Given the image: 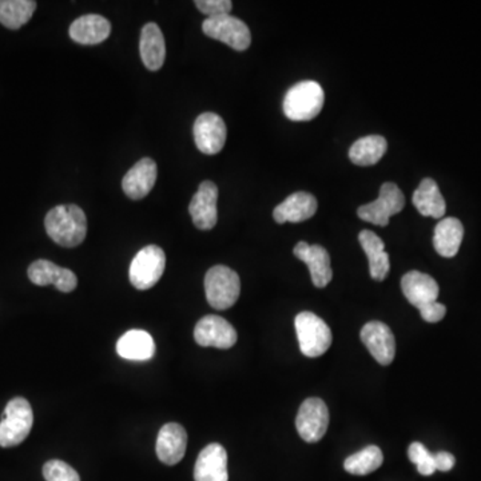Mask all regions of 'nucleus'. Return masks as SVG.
<instances>
[{
  "label": "nucleus",
  "mask_w": 481,
  "mask_h": 481,
  "mask_svg": "<svg viewBox=\"0 0 481 481\" xmlns=\"http://www.w3.org/2000/svg\"><path fill=\"white\" fill-rule=\"evenodd\" d=\"M34 424L33 408L23 397L8 403L0 422V446L10 448L25 442Z\"/></svg>",
  "instance_id": "obj_4"
},
{
  "label": "nucleus",
  "mask_w": 481,
  "mask_h": 481,
  "mask_svg": "<svg viewBox=\"0 0 481 481\" xmlns=\"http://www.w3.org/2000/svg\"><path fill=\"white\" fill-rule=\"evenodd\" d=\"M194 141L198 150L206 155L218 154L226 142V125L215 112H204L194 123Z\"/></svg>",
  "instance_id": "obj_11"
},
{
  "label": "nucleus",
  "mask_w": 481,
  "mask_h": 481,
  "mask_svg": "<svg viewBox=\"0 0 481 481\" xmlns=\"http://www.w3.org/2000/svg\"><path fill=\"white\" fill-rule=\"evenodd\" d=\"M297 258L309 267L313 284L316 288H325L333 278V270L330 267L329 253L319 245H309L301 241L293 250Z\"/></svg>",
  "instance_id": "obj_16"
},
{
  "label": "nucleus",
  "mask_w": 481,
  "mask_h": 481,
  "mask_svg": "<svg viewBox=\"0 0 481 481\" xmlns=\"http://www.w3.org/2000/svg\"><path fill=\"white\" fill-rule=\"evenodd\" d=\"M166 267V255L157 245H149L137 253L130 265L129 277L138 290L152 289Z\"/></svg>",
  "instance_id": "obj_6"
},
{
  "label": "nucleus",
  "mask_w": 481,
  "mask_h": 481,
  "mask_svg": "<svg viewBox=\"0 0 481 481\" xmlns=\"http://www.w3.org/2000/svg\"><path fill=\"white\" fill-rule=\"evenodd\" d=\"M186 429L177 423H169L161 428L157 437L158 459L166 465H175L183 459L186 454Z\"/></svg>",
  "instance_id": "obj_17"
},
{
  "label": "nucleus",
  "mask_w": 481,
  "mask_h": 481,
  "mask_svg": "<svg viewBox=\"0 0 481 481\" xmlns=\"http://www.w3.org/2000/svg\"><path fill=\"white\" fill-rule=\"evenodd\" d=\"M325 95L315 80H304L289 89L284 99V112L290 120H315L324 108Z\"/></svg>",
  "instance_id": "obj_2"
},
{
  "label": "nucleus",
  "mask_w": 481,
  "mask_h": 481,
  "mask_svg": "<svg viewBox=\"0 0 481 481\" xmlns=\"http://www.w3.org/2000/svg\"><path fill=\"white\" fill-rule=\"evenodd\" d=\"M296 332L298 337L299 350L310 359L327 353L332 345L333 337L330 328L324 319L312 312H302L296 317Z\"/></svg>",
  "instance_id": "obj_5"
},
{
  "label": "nucleus",
  "mask_w": 481,
  "mask_h": 481,
  "mask_svg": "<svg viewBox=\"0 0 481 481\" xmlns=\"http://www.w3.org/2000/svg\"><path fill=\"white\" fill-rule=\"evenodd\" d=\"M28 278L37 287L54 285L59 292L70 293L77 289L78 278L74 272L58 267L47 259H37L28 267Z\"/></svg>",
  "instance_id": "obj_14"
},
{
  "label": "nucleus",
  "mask_w": 481,
  "mask_h": 481,
  "mask_svg": "<svg viewBox=\"0 0 481 481\" xmlns=\"http://www.w3.org/2000/svg\"><path fill=\"white\" fill-rule=\"evenodd\" d=\"M405 206V197L402 190L392 183H385L380 189L379 198L374 203L360 206L357 215L377 226H387L389 218L402 212Z\"/></svg>",
  "instance_id": "obj_7"
},
{
  "label": "nucleus",
  "mask_w": 481,
  "mask_h": 481,
  "mask_svg": "<svg viewBox=\"0 0 481 481\" xmlns=\"http://www.w3.org/2000/svg\"><path fill=\"white\" fill-rule=\"evenodd\" d=\"M194 3L198 10L209 18L230 16L233 8V3L230 0H197Z\"/></svg>",
  "instance_id": "obj_32"
},
{
  "label": "nucleus",
  "mask_w": 481,
  "mask_h": 481,
  "mask_svg": "<svg viewBox=\"0 0 481 481\" xmlns=\"http://www.w3.org/2000/svg\"><path fill=\"white\" fill-rule=\"evenodd\" d=\"M140 53L150 71H158L165 63L166 43L162 31L155 23H148L141 33Z\"/></svg>",
  "instance_id": "obj_21"
},
{
  "label": "nucleus",
  "mask_w": 481,
  "mask_h": 481,
  "mask_svg": "<svg viewBox=\"0 0 481 481\" xmlns=\"http://www.w3.org/2000/svg\"><path fill=\"white\" fill-rule=\"evenodd\" d=\"M402 289L408 301L419 310L437 302L440 295L436 279L417 270H412L403 277Z\"/></svg>",
  "instance_id": "obj_15"
},
{
  "label": "nucleus",
  "mask_w": 481,
  "mask_h": 481,
  "mask_svg": "<svg viewBox=\"0 0 481 481\" xmlns=\"http://www.w3.org/2000/svg\"><path fill=\"white\" fill-rule=\"evenodd\" d=\"M45 226L48 237L63 247L78 246L88 235V218L77 204H59L51 209Z\"/></svg>",
  "instance_id": "obj_1"
},
{
  "label": "nucleus",
  "mask_w": 481,
  "mask_h": 481,
  "mask_svg": "<svg viewBox=\"0 0 481 481\" xmlns=\"http://www.w3.org/2000/svg\"><path fill=\"white\" fill-rule=\"evenodd\" d=\"M384 462L382 451L376 445H370L362 451L357 452L345 460V471L356 476H365L371 472L377 471Z\"/></svg>",
  "instance_id": "obj_29"
},
{
  "label": "nucleus",
  "mask_w": 481,
  "mask_h": 481,
  "mask_svg": "<svg viewBox=\"0 0 481 481\" xmlns=\"http://www.w3.org/2000/svg\"><path fill=\"white\" fill-rule=\"evenodd\" d=\"M194 339L201 347L230 350L237 342V332L223 317L209 315L195 325Z\"/></svg>",
  "instance_id": "obj_10"
},
{
  "label": "nucleus",
  "mask_w": 481,
  "mask_h": 481,
  "mask_svg": "<svg viewBox=\"0 0 481 481\" xmlns=\"http://www.w3.org/2000/svg\"><path fill=\"white\" fill-rule=\"evenodd\" d=\"M43 476L47 481H80L73 466L62 460H50L43 466Z\"/></svg>",
  "instance_id": "obj_31"
},
{
  "label": "nucleus",
  "mask_w": 481,
  "mask_h": 481,
  "mask_svg": "<svg viewBox=\"0 0 481 481\" xmlns=\"http://www.w3.org/2000/svg\"><path fill=\"white\" fill-rule=\"evenodd\" d=\"M204 33L212 39L220 40L237 51H245L252 43L249 27L241 19L232 16L207 18L203 23Z\"/></svg>",
  "instance_id": "obj_9"
},
{
  "label": "nucleus",
  "mask_w": 481,
  "mask_h": 481,
  "mask_svg": "<svg viewBox=\"0 0 481 481\" xmlns=\"http://www.w3.org/2000/svg\"><path fill=\"white\" fill-rule=\"evenodd\" d=\"M218 187L212 181H204L192 198L189 212L193 223L200 230H212L217 225Z\"/></svg>",
  "instance_id": "obj_13"
},
{
  "label": "nucleus",
  "mask_w": 481,
  "mask_h": 481,
  "mask_svg": "<svg viewBox=\"0 0 481 481\" xmlns=\"http://www.w3.org/2000/svg\"><path fill=\"white\" fill-rule=\"evenodd\" d=\"M157 175V163L152 158H143L123 177V192L131 200H142L154 187Z\"/></svg>",
  "instance_id": "obj_19"
},
{
  "label": "nucleus",
  "mask_w": 481,
  "mask_h": 481,
  "mask_svg": "<svg viewBox=\"0 0 481 481\" xmlns=\"http://www.w3.org/2000/svg\"><path fill=\"white\" fill-rule=\"evenodd\" d=\"M296 426L304 442H319L329 426V411L327 404L317 397L305 400L297 414Z\"/></svg>",
  "instance_id": "obj_8"
},
{
  "label": "nucleus",
  "mask_w": 481,
  "mask_h": 481,
  "mask_svg": "<svg viewBox=\"0 0 481 481\" xmlns=\"http://www.w3.org/2000/svg\"><path fill=\"white\" fill-rule=\"evenodd\" d=\"M195 481H227V454L223 445L213 443L198 455L194 468Z\"/></svg>",
  "instance_id": "obj_18"
},
{
  "label": "nucleus",
  "mask_w": 481,
  "mask_h": 481,
  "mask_svg": "<svg viewBox=\"0 0 481 481\" xmlns=\"http://www.w3.org/2000/svg\"><path fill=\"white\" fill-rule=\"evenodd\" d=\"M360 244L370 259L371 277L376 281H384L388 277L391 264L385 252L384 242L371 230H362L359 235Z\"/></svg>",
  "instance_id": "obj_23"
},
{
  "label": "nucleus",
  "mask_w": 481,
  "mask_h": 481,
  "mask_svg": "<svg viewBox=\"0 0 481 481\" xmlns=\"http://www.w3.org/2000/svg\"><path fill=\"white\" fill-rule=\"evenodd\" d=\"M387 140L382 135H368L360 138L350 150V161L357 166H373L387 152Z\"/></svg>",
  "instance_id": "obj_27"
},
{
  "label": "nucleus",
  "mask_w": 481,
  "mask_h": 481,
  "mask_svg": "<svg viewBox=\"0 0 481 481\" xmlns=\"http://www.w3.org/2000/svg\"><path fill=\"white\" fill-rule=\"evenodd\" d=\"M413 204L417 212L424 217L436 218V220L444 217L446 210L444 197L432 178H425L417 187L416 192L413 193Z\"/></svg>",
  "instance_id": "obj_25"
},
{
  "label": "nucleus",
  "mask_w": 481,
  "mask_h": 481,
  "mask_svg": "<svg viewBox=\"0 0 481 481\" xmlns=\"http://www.w3.org/2000/svg\"><path fill=\"white\" fill-rule=\"evenodd\" d=\"M117 352L122 359L146 361L155 354L154 340L145 330H129L117 342Z\"/></svg>",
  "instance_id": "obj_26"
},
{
  "label": "nucleus",
  "mask_w": 481,
  "mask_h": 481,
  "mask_svg": "<svg viewBox=\"0 0 481 481\" xmlns=\"http://www.w3.org/2000/svg\"><path fill=\"white\" fill-rule=\"evenodd\" d=\"M37 10L34 0H0V23L10 30H19Z\"/></svg>",
  "instance_id": "obj_28"
},
{
  "label": "nucleus",
  "mask_w": 481,
  "mask_h": 481,
  "mask_svg": "<svg viewBox=\"0 0 481 481\" xmlns=\"http://www.w3.org/2000/svg\"><path fill=\"white\" fill-rule=\"evenodd\" d=\"M111 33V25L108 19L100 16H83L74 20L70 27V37L79 45H98L105 42Z\"/></svg>",
  "instance_id": "obj_22"
},
{
  "label": "nucleus",
  "mask_w": 481,
  "mask_h": 481,
  "mask_svg": "<svg viewBox=\"0 0 481 481\" xmlns=\"http://www.w3.org/2000/svg\"><path fill=\"white\" fill-rule=\"evenodd\" d=\"M361 341L379 364H392L396 356V339L384 322L371 321L361 329Z\"/></svg>",
  "instance_id": "obj_12"
},
{
  "label": "nucleus",
  "mask_w": 481,
  "mask_h": 481,
  "mask_svg": "<svg viewBox=\"0 0 481 481\" xmlns=\"http://www.w3.org/2000/svg\"><path fill=\"white\" fill-rule=\"evenodd\" d=\"M454 455L449 454V452H437L434 454V464H436V471L448 472L451 471L455 466Z\"/></svg>",
  "instance_id": "obj_34"
},
{
  "label": "nucleus",
  "mask_w": 481,
  "mask_h": 481,
  "mask_svg": "<svg viewBox=\"0 0 481 481\" xmlns=\"http://www.w3.org/2000/svg\"><path fill=\"white\" fill-rule=\"evenodd\" d=\"M422 313L423 319L426 322H439L444 319L446 313L445 305L440 304V302H434V304L429 305V307L424 308V309L420 310Z\"/></svg>",
  "instance_id": "obj_33"
},
{
  "label": "nucleus",
  "mask_w": 481,
  "mask_h": 481,
  "mask_svg": "<svg viewBox=\"0 0 481 481\" xmlns=\"http://www.w3.org/2000/svg\"><path fill=\"white\" fill-rule=\"evenodd\" d=\"M463 237V224L457 218H444L434 227V249L442 257H455L462 246Z\"/></svg>",
  "instance_id": "obj_24"
},
{
  "label": "nucleus",
  "mask_w": 481,
  "mask_h": 481,
  "mask_svg": "<svg viewBox=\"0 0 481 481\" xmlns=\"http://www.w3.org/2000/svg\"><path fill=\"white\" fill-rule=\"evenodd\" d=\"M409 460L416 464L417 471L423 476H431L436 472L434 455L431 454L422 443H412L408 449Z\"/></svg>",
  "instance_id": "obj_30"
},
{
  "label": "nucleus",
  "mask_w": 481,
  "mask_h": 481,
  "mask_svg": "<svg viewBox=\"0 0 481 481\" xmlns=\"http://www.w3.org/2000/svg\"><path fill=\"white\" fill-rule=\"evenodd\" d=\"M317 207L319 204H317L315 195L297 192L276 207L273 217L277 224L304 223L316 214Z\"/></svg>",
  "instance_id": "obj_20"
},
{
  "label": "nucleus",
  "mask_w": 481,
  "mask_h": 481,
  "mask_svg": "<svg viewBox=\"0 0 481 481\" xmlns=\"http://www.w3.org/2000/svg\"><path fill=\"white\" fill-rule=\"evenodd\" d=\"M204 292L210 307L217 310L229 309L240 297L241 279L230 267L215 265L206 273Z\"/></svg>",
  "instance_id": "obj_3"
}]
</instances>
